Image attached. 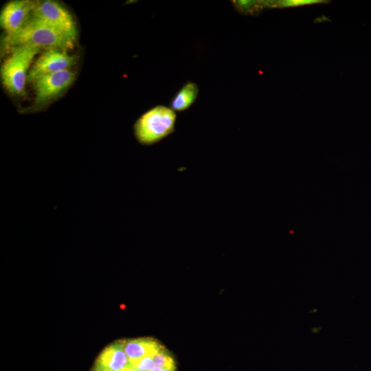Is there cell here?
<instances>
[{
  "label": "cell",
  "mask_w": 371,
  "mask_h": 371,
  "mask_svg": "<svg viewBox=\"0 0 371 371\" xmlns=\"http://www.w3.org/2000/svg\"><path fill=\"white\" fill-rule=\"evenodd\" d=\"M75 41L68 35L31 16L20 30L5 36L4 47L11 49L14 46L28 45L38 49L67 51L74 47Z\"/></svg>",
  "instance_id": "obj_1"
},
{
  "label": "cell",
  "mask_w": 371,
  "mask_h": 371,
  "mask_svg": "<svg viewBox=\"0 0 371 371\" xmlns=\"http://www.w3.org/2000/svg\"><path fill=\"white\" fill-rule=\"evenodd\" d=\"M176 114L165 106H157L144 113L134 124V135L144 146L159 142L175 131Z\"/></svg>",
  "instance_id": "obj_2"
},
{
  "label": "cell",
  "mask_w": 371,
  "mask_h": 371,
  "mask_svg": "<svg viewBox=\"0 0 371 371\" xmlns=\"http://www.w3.org/2000/svg\"><path fill=\"white\" fill-rule=\"evenodd\" d=\"M10 51V56L1 68L2 82L12 94L23 95L25 94L27 71L40 49L28 45H18L12 47Z\"/></svg>",
  "instance_id": "obj_3"
},
{
  "label": "cell",
  "mask_w": 371,
  "mask_h": 371,
  "mask_svg": "<svg viewBox=\"0 0 371 371\" xmlns=\"http://www.w3.org/2000/svg\"><path fill=\"white\" fill-rule=\"evenodd\" d=\"M31 16L76 40L74 19L59 3L51 0L35 1Z\"/></svg>",
  "instance_id": "obj_4"
},
{
  "label": "cell",
  "mask_w": 371,
  "mask_h": 371,
  "mask_svg": "<svg viewBox=\"0 0 371 371\" xmlns=\"http://www.w3.org/2000/svg\"><path fill=\"white\" fill-rule=\"evenodd\" d=\"M75 79V73L68 69L43 75L32 82L35 92L33 109L46 105L69 87Z\"/></svg>",
  "instance_id": "obj_5"
},
{
  "label": "cell",
  "mask_w": 371,
  "mask_h": 371,
  "mask_svg": "<svg viewBox=\"0 0 371 371\" xmlns=\"http://www.w3.org/2000/svg\"><path fill=\"white\" fill-rule=\"evenodd\" d=\"M76 57L67 51L59 49H46L36 60L28 73L27 80L32 82L36 78L68 70L76 63Z\"/></svg>",
  "instance_id": "obj_6"
},
{
  "label": "cell",
  "mask_w": 371,
  "mask_h": 371,
  "mask_svg": "<svg viewBox=\"0 0 371 371\" xmlns=\"http://www.w3.org/2000/svg\"><path fill=\"white\" fill-rule=\"evenodd\" d=\"M35 1L16 0L8 3L0 16L1 26L7 36L20 30L30 18Z\"/></svg>",
  "instance_id": "obj_7"
},
{
  "label": "cell",
  "mask_w": 371,
  "mask_h": 371,
  "mask_svg": "<svg viewBox=\"0 0 371 371\" xmlns=\"http://www.w3.org/2000/svg\"><path fill=\"white\" fill-rule=\"evenodd\" d=\"M131 366L122 341L106 347L97 358L93 371H121Z\"/></svg>",
  "instance_id": "obj_8"
},
{
  "label": "cell",
  "mask_w": 371,
  "mask_h": 371,
  "mask_svg": "<svg viewBox=\"0 0 371 371\" xmlns=\"http://www.w3.org/2000/svg\"><path fill=\"white\" fill-rule=\"evenodd\" d=\"M122 341L131 363L148 356H154L163 348L157 341L149 338Z\"/></svg>",
  "instance_id": "obj_9"
},
{
  "label": "cell",
  "mask_w": 371,
  "mask_h": 371,
  "mask_svg": "<svg viewBox=\"0 0 371 371\" xmlns=\"http://www.w3.org/2000/svg\"><path fill=\"white\" fill-rule=\"evenodd\" d=\"M199 93L197 85L188 82L174 96L171 102L172 110L182 111L187 109L196 100Z\"/></svg>",
  "instance_id": "obj_10"
},
{
  "label": "cell",
  "mask_w": 371,
  "mask_h": 371,
  "mask_svg": "<svg viewBox=\"0 0 371 371\" xmlns=\"http://www.w3.org/2000/svg\"><path fill=\"white\" fill-rule=\"evenodd\" d=\"M324 0H280L265 1L266 8H287L319 3H324Z\"/></svg>",
  "instance_id": "obj_11"
},
{
  "label": "cell",
  "mask_w": 371,
  "mask_h": 371,
  "mask_svg": "<svg viewBox=\"0 0 371 371\" xmlns=\"http://www.w3.org/2000/svg\"><path fill=\"white\" fill-rule=\"evenodd\" d=\"M155 366L166 369H176L174 359L163 347L153 356Z\"/></svg>",
  "instance_id": "obj_12"
},
{
  "label": "cell",
  "mask_w": 371,
  "mask_h": 371,
  "mask_svg": "<svg viewBox=\"0 0 371 371\" xmlns=\"http://www.w3.org/2000/svg\"><path fill=\"white\" fill-rule=\"evenodd\" d=\"M235 5L239 11L245 14L258 12V10L266 8L265 1H236Z\"/></svg>",
  "instance_id": "obj_13"
},
{
  "label": "cell",
  "mask_w": 371,
  "mask_h": 371,
  "mask_svg": "<svg viewBox=\"0 0 371 371\" xmlns=\"http://www.w3.org/2000/svg\"><path fill=\"white\" fill-rule=\"evenodd\" d=\"M131 366L139 371H150L156 366L153 356H148L131 363Z\"/></svg>",
  "instance_id": "obj_14"
},
{
  "label": "cell",
  "mask_w": 371,
  "mask_h": 371,
  "mask_svg": "<svg viewBox=\"0 0 371 371\" xmlns=\"http://www.w3.org/2000/svg\"><path fill=\"white\" fill-rule=\"evenodd\" d=\"M150 371H175V369H166V368H161L155 366Z\"/></svg>",
  "instance_id": "obj_15"
},
{
  "label": "cell",
  "mask_w": 371,
  "mask_h": 371,
  "mask_svg": "<svg viewBox=\"0 0 371 371\" xmlns=\"http://www.w3.org/2000/svg\"><path fill=\"white\" fill-rule=\"evenodd\" d=\"M121 371H139V370H137L136 368H133L132 366H129V367H127V368L123 369Z\"/></svg>",
  "instance_id": "obj_16"
}]
</instances>
